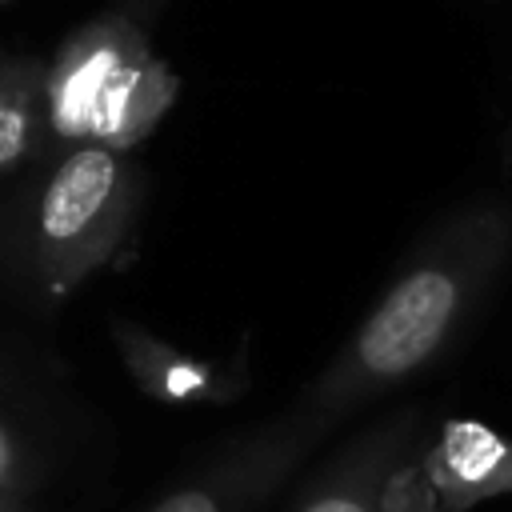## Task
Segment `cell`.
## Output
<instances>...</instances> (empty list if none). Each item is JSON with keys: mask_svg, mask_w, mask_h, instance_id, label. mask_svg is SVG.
<instances>
[{"mask_svg": "<svg viewBox=\"0 0 512 512\" xmlns=\"http://www.w3.org/2000/svg\"><path fill=\"white\" fill-rule=\"evenodd\" d=\"M508 268L512 192H480L448 208L404 252L376 304L288 412L324 444L348 416L432 372L468 336Z\"/></svg>", "mask_w": 512, "mask_h": 512, "instance_id": "6da1fadb", "label": "cell"}, {"mask_svg": "<svg viewBox=\"0 0 512 512\" xmlns=\"http://www.w3.org/2000/svg\"><path fill=\"white\" fill-rule=\"evenodd\" d=\"M144 188L132 152H56L0 200V264L36 304L68 300L128 248Z\"/></svg>", "mask_w": 512, "mask_h": 512, "instance_id": "7a4b0ae2", "label": "cell"}, {"mask_svg": "<svg viewBox=\"0 0 512 512\" xmlns=\"http://www.w3.org/2000/svg\"><path fill=\"white\" fill-rule=\"evenodd\" d=\"M180 96V76L152 48V28L104 8L44 60L52 156L64 148L136 152Z\"/></svg>", "mask_w": 512, "mask_h": 512, "instance_id": "3957f363", "label": "cell"}, {"mask_svg": "<svg viewBox=\"0 0 512 512\" xmlns=\"http://www.w3.org/2000/svg\"><path fill=\"white\" fill-rule=\"evenodd\" d=\"M316 448L320 440L284 408L204 456L144 512H256Z\"/></svg>", "mask_w": 512, "mask_h": 512, "instance_id": "277c9868", "label": "cell"}, {"mask_svg": "<svg viewBox=\"0 0 512 512\" xmlns=\"http://www.w3.org/2000/svg\"><path fill=\"white\" fill-rule=\"evenodd\" d=\"M424 412L396 404L356 428L296 492L288 512H380L392 472L420 448Z\"/></svg>", "mask_w": 512, "mask_h": 512, "instance_id": "5b68a950", "label": "cell"}, {"mask_svg": "<svg viewBox=\"0 0 512 512\" xmlns=\"http://www.w3.org/2000/svg\"><path fill=\"white\" fill-rule=\"evenodd\" d=\"M108 340L120 356V368L128 380L156 404L168 408H224L248 396L252 388V360H248V340L236 344L228 360H200L156 336L152 328L112 316L108 320Z\"/></svg>", "mask_w": 512, "mask_h": 512, "instance_id": "8992f818", "label": "cell"}, {"mask_svg": "<svg viewBox=\"0 0 512 512\" xmlns=\"http://www.w3.org/2000/svg\"><path fill=\"white\" fill-rule=\"evenodd\" d=\"M420 468L440 512H468L512 492V440L480 420H444L420 444Z\"/></svg>", "mask_w": 512, "mask_h": 512, "instance_id": "52a82bcc", "label": "cell"}, {"mask_svg": "<svg viewBox=\"0 0 512 512\" xmlns=\"http://www.w3.org/2000/svg\"><path fill=\"white\" fill-rule=\"evenodd\" d=\"M52 160L44 60L0 48V184L16 188Z\"/></svg>", "mask_w": 512, "mask_h": 512, "instance_id": "ba28073f", "label": "cell"}, {"mask_svg": "<svg viewBox=\"0 0 512 512\" xmlns=\"http://www.w3.org/2000/svg\"><path fill=\"white\" fill-rule=\"evenodd\" d=\"M48 472L44 452L36 448V440L12 420V412L0 404V492H16V496H32L40 488Z\"/></svg>", "mask_w": 512, "mask_h": 512, "instance_id": "9c48e42d", "label": "cell"}, {"mask_svg": "<svg viewBox=\"0 0 512 512\" xmlns=\"http://www.w3.org/2000/svg\"><path fill=\"white\" fill-rule=\"evenodd\" d=\"M380 512H440V504L424 480V468H420V448L392 472Z\"/></svg>", "mask_w": 512, "mask_h": 512, "instance_id": "30bf717a", "label": "cell"}, {"mask_svg": "<svg viewBox=\"0 0 512 512\" xmlns=\"http://www.w3.org/2000/svg\"><path fill=\"white\" fill-rule=\"evenodd\" d=\"M168 4H172V0H108V8L124 12L128 20H136V24H144V28H152V24L168 12Z\"/></svg>", "mask_w": 512, "mask_h": 512, "instance_id": "8fae6325", "label": "cell"}, {"mask_svg": "<svg viewBox=\"0 0 512 512\" xmlns=\"http://www.w3.org/2000/svg\"><path fill=\"white\" fill-rule=\"evenodd\" d=\"M0 512H32V496H16V492H0Z\"/></svg>", "mask_w": 512, "mask_h": 512, "instance_id": "7c38bea8", "label": "cell"}, {"mask_svg": "<svg viewBox=\"0 0 512 512\" xmlns=\"http://www.w3.org/2000/svg\"><path fill=\"white\" fill-rule=\"evenodd\" d=\"M504 164H508V168H512V128H508V132H504Z\"/></svg>", "mask_w": 512, "mask_h": 512, "instance_id": "4fadbf2b", "label": "cell"}, {"mask_svg": "<svg viewBox=\"0 0 512 512\" xmlns=\"http://www.w3.org/2000/svg\"><path fill=\"white\" fill-rule=\"evenodd\" d=\"M4 4H8V0H0V8H4Z\"/></svg>", "mask_w": 512, "mask_h": 512, "instance_id": "5bb4252c", "label": "cell"}]
</instances>
